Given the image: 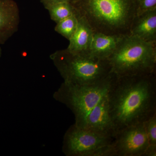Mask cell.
<instances>
[{"instance_id":"obj_1","label":"cell","mask_w":156,"mask_h":156,"mask_svg":"<svg viewBox=\"0 0 156 156\" xmlns=\"http://www.w3.org/2000/svg\"><path fill=\"white\" fill-rule=\"evenodd\" d=\"M107 98L115 134L128 126L145 122L156 114V73L117 76Z\"/></svg>"},{"instance_id":"obj_2","label":"cell","mask_w":156,"mask_h":156,"mask_svg":"<svg viewBox=\"0 0 156 156\" xmlns=\"http://www.w3.org/2000/svg\"><path fill=\"white\" fill-rule=\"evenodd\" d=\"M94 32L129 35L136 0H78L73 4Z\"/></svg>"},{"instance_id":"obj_3","label":"cell","mask_w":156,"mask_h":156,"mask_svg":"<svg viewBox=\"0 0 156 156\" xmlns=\"http://www.w3.org/2000/svg\"><path fill=\"white\" fill-rule=\"evenodd\" d=\"M50 57L66 83L93 85L103 80L112 73L108 59L75 54L67 49L56 50Z\"/></svg>"},{"instance_id":"obj_4","label":"cell","mask_w":156,"mask_h":156,"mask_svg":"<svg viewBox=\"0 0 156 156\" xmlns=\"http://www.w3.org/2000/svg\"><path fill=\"white\" fill-rule=\"evenodd\" d=\"M108 59L118 77L156 73V44L125 36Z\"/></svg>"},{"instance_id":"obj_5","label":"cell","mask_w":156,"mask_h":156,"mask_svg":"<svg viewBox=\"0 0 156 156\" xmlns=\"http://www.w3.org/2000/svg\"><path fill=\"white\" fill-rule=\"evenodd\" d=\"M116 77L112 73L103 80L89 86H78L63 82L53 96L72 111L75 117L74 125L79 128H85L88 115L107 95Z\"/></svg>"},{"instance_id":"obj_6","label":"cell","mask_w":156,"mask_h":156,"mask_svg":"<svg viewBox=\"0 0 156 156\" xmlns=\"http://www.w3.org/2000/svg\"><path fill=\"white\" fill-rule=\"evenodd\" d=\"M113 136L80 128L74 124L66 131L62 151L67 156H112Z\"/></svg>"},{"instance_id":"obj_7","label":"cell","mask_w":156,"mask_h":156,"mask_svg":"<svg viewBox=\"0 0 156 156\" xmlns=\"http://www.w3.org/2000/svg\"><path fill=\"white\" fill-rule=\"evenodd\" d=\"M150 144L144 123L128 126L115 134L113 156H144Z\"/></svg>"},{"instance_id":"obj_8","label":"cell","mask_w":156,"mask_h":156,"mask_svg":"<svg viewBox=\"0 0 156 156\" xmlns=\"http://www.w3.org/2000/svg\"><path fill=\"white\" fill-rule=\"evenodd\" d=\"M85 128L114 137V129L109 114L107 95L100 101L88 115Z\"/></svg>"},{"instance_id":"obj_9","label":"cell","mask_w":156,"mask_h":156,"mask_svg":"<svg viewBox=\"0 0 156 156\" xmlns=\"http://www.w3.org/2000/svg\"><path fill=\"white\" fill-rule=\"evenodd\" d=\"M20 11L14 0H0V44L5 42L19 27Z\"/></svg>"},{"instance_id":"obj_10","label":"cell","mask_w":156,"mask_h":156,"mask_svg":"<svg viewBox=\"0 0 156 156\" xmlns=\"http://www.w3.org/2000/svg\"><path fill=\"white\" fill-rule=\"evenodd\" d=\"M129 35L156 44V9L136 15Z\"/></svg>"},{"instance_id":"obj_11","label":"cell","mask_w":156,"mask_h":156,"mask_svg":"<svg viewBox=\"0 0 156 156\" xmlns=\"http://www.w3.org/2000/svg\"><path fill=\"white\" fill-rule=\"evenodd\" d=\"M94 33V31L87 20L78 13L77 27L69 39V44L66 49L75 54L89 55Z\"/></svg>"},{"instance_id":"obj_12","label":"cell","mask_w":156,"mask_h":156,"mask_svg":"<svg viewBox=\"0 0 156 156\" xmlns=\"http://www.w3.org/2000/svg\"><path fill=\"white\" fill-rule=\"evenodd\" d=\"M125 36L122 35H107L94 32L89 55L100 59H108Z\"/></svg>"},{"instance_id":"obj_13","label":"cell","mask_w":156,"mask_h":156,"mask_svg":"<svg viewBox=\"0 0 156 156\" xmlns=\"http://www.w3.org/2000/svg\"><path fill=\"white\" fill-rule=\"evenodd\" d=\"M46 9L49 12L51 19L56 23L77 12L74 6L69 1L56 3Z\"/></svg>"},{"instance_id":"obj_14","label":"cell","mask_w":156,"mask_h":156,"mask_svg":"<svg viewBox=\"0 0 156 156\" xmlns=\"http://www.w3.org/2000/svg\"><path fill=\"white\" fill-rule=\"evenodd\" d=\"M78 23V13L56 23L55 31L69 41L75 32Z\"/></svg>"},{"instance_id":"obj_15","label":"cell","mask_w":156,"mask_h":156,"mask_svg":"<svg viewBox=\"0 0 156 156\" xmlns=\"http://www.w3.org/2000/svg\"><path fill=\"white\" fill-rule=\"evenodd\" d=\"M150 145L156 146V114L144 122Z\"/></svg>"},{"instance_id":"obj_16","label":"cell","mask_w":156,"mask_h":156,"mask_svg":"<svg viewBox=\"0 0 156 156\" xmlns=\"http://www.w3.org/2000/svg\"><path fill=\"white\" fill-rule=\"evenodd\" d=\"M136 15L156 9V0H136Z\"/></svg>"},{"instance_id":"obj_17","label":"cell","mask_w":156,"mask_h":156,"mask_svg":"<svg viewBox=\"0 0 156 156\" xmlns=\"http://www.w3.org/2000/svg\"><path fill=\"white\" fill-rule=\"evenodd\" d=\"M65 1L69 2V0H41V2L46 9L53 4L59 2H65Z\"/></svg>"},{"instance_id":"obj_18","label":"cell","mask_w":156,"mask_h":156,"mask_svg":"<svg viewBox=\"0 0 156 156\" xmlns=\"http://www.w3.org/2000/svg\"><path fill=\"white\" fill-rule=\"evenodd\" d=\"M156 146L150 145L144 156H156Z\"/></svg>"},{"instance_id":"obj_19","label":"cell","mask_w":156,"mask_h":156,"mask_svg":"<svg viewBox=\"0 0 156 156\" xmlns=\"http://www.w3.org/2000/svg\"><path fill=\"white\" fill-rule=\"evenodd\" d=\"M69 2H70L72 4H74L75 3H76V2H77L78 0H69Z\"/></svg>"},{"instance_id":"obj_20","label":"cell","mask_w":156,"mask_h":156,"mask_svg":"<svg viewBox=\"0 0 156 156\" xmlns=\"http://www.w3.org/2000/svg\"><path fill=\"white\" fill-rule=\"evenodd\" d=\"M1 54H2V50H1V48H0V56H1Z\"/></svg>"}]
</instances>
